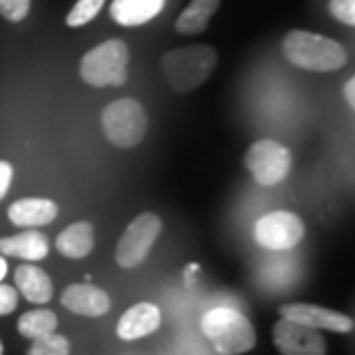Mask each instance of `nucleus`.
<instances>
[{"label": "nucleus", "instance_id": "25", "mask_svg": "<svg viewBox=\"0 0 355 355\" xmlns=\"http://www.w3.org/2000/svg\"><path fill=\"white\" fill-rule=\"evenodd\" d=\"M14 170L12 166L4 160H0V200L6 196V191L10 190V184H12Z\"/></svg>", "mask_w": 355, "mask_h": 355}, {"label": "nucleus", "instance_id": "14", "mask_svg": "<svg viewBox=\"0 0 355 355\" xmlns=\"http://www.w3.org/2000/svg\"><path fill=\"white\" fill-rule=\"evenodd\" d=\"M0 253L18 257L24 261H42L50 253V243L44 233L36 229H28L18 235L0 239Z\"/></svg>", "mask_w": 355, "mask_h": 355}, {"label": "nucleus", "instance_id": "4", "mask_svg": "<svg viewBox=\"0 0 355 355\" xmlns=\"http://www.w3.org/2000/svg\"><path fill=\"white\" fill-rule=\"evenodd\" d=\"M127 44L123 40H107L83 55L79 73L93 87H121L127 83Z\"/></svg>", "mask_w": 355, "mask_h": 355}, {"label": "nucleus", "instance_id": "15", "mask_svg": "<svg viewBox=\"0 0 355 355\" xmlns=\"http://www.w3.org/2000/svg\"><path fill=\"white\" fill-rule=\"evenodd\" d=\"M14 280H16V288L32 304H46V302H50L51 296H53L51 279L40 266H18L16 272H14Z\"/></svg>", "mask_w": 355, "mask_h": 355}, {"label": "nucleus", "instance_id": "19", "mask_svg": "<svg viewBox=\"0 0 355 355\" xmlns=\"http://www.w3.org/2000/svg\"><path fill=\"white\" fill-rule=\"evenodd\" d=\"M55 328H58V316L51 310H46V308L26 312L18 320V331L24 338H30V340H38L42 336L53 334Z\"/></svg>", "mask_w": 355, "mask_h": 355}, {"label": "nucleus", "instance_id": "13", "mask_svg": "<svg viewBox=\"0 0 355 355\" xmlns=\"http://www.w3.org/2000/svg\"><path fill=\"white\" fill-rule=\"evenodd\" d=\"M58 203L44 198H24L8 207V219L18 227H42L50 225L58 217Z\"/></svg>", "mask_w": 355, "mask_h": 355}, {"label": "nucleus", "instance_id": "16", "mask_svg": "<svg viewBox=\"0 0 355 355\" xmlns=\"http://www.w3.org/2000/svg\"><path fill=\"white\" fill-rule=\"evenodd\" d=\"M164 0H113L111 18L121 26H140L162 12Z\"/></svg>", "mask_w": 355, "mask_h": 355}, {"label": "nucleus", "instance_id": "3", "mask_svg": "<svg viewBox=\"0 0 355 355\" xmlns=\"http://www.w3.org/2000/svg\"><path fill=\"white\" fill-rule=\"evenodd\" d=\"M205 338L221 355H239L257 345V334L249 318L233 308H211L202 318Z\"/></svg>", "mask_w": 355, "mask_h": 355}, {"label": "nucleus", "instance_id": "20", "mask_svg": "<svg viewBox=\"0 0 355 355\" xmlns=\"http://www.w3.org/2000/svg\"><path fill=\"white\" fill-rule=\"evenodd\" d=\"M28 355H69V342L60 334H48L32 340Z\"/></svg>", "mask_w": 355, "mask_h": 355}, {"label": "nucleus", "instance_id": "18", "mask_svg": "<svg viewBox=\"0 0 355 355\" xmlns=\"http://www.w3.org/2000/svg\"><path fill=\"white\" fill-rule=\"evenodd\" d=\"M219 4L221 0H191L188 8L176 20V30L186 36L202 34L209 26V20L217 12Z\"/></svg>", "mask_w": 355, "mask_h": 355}, {"label": "nucleus", "instance_id": "7", "mask_svg": "<svg viewBox=\"0 0 355 355\" xmlns=\"http://www.w3.org/2000/svg\"><path fill=\"white\" fill-rule=\"evenodd\" d=\"M162 231L160 217L153 211H144L132 219V223L125 229L123 237L116 245V263L123 268L139 266L153 249L154 241Z\"/></svg>", "mask_w": 355, "mask_h": 355}, {"label": "nucleus", "instance_id": "11", "mask_svg": "<svg viewBox=\"0 0 355 355\" xmlns=\"http://www.w3.org/2000/svg\"><path fill=\"white\" fill-rule=\"evenodd\" d=\"M62 304L69 312L79 314V316L97 318L109 312L111 298L103 288H97V286L85 282V284L67 286L62 294Z\"/></svg>", "mask_w": 355, "mask_h": 355}, {"label": "nucleus", "instance_id": "21", "mask_svg": "<svg viewBox=\"0 0 355 355\" xmlns=\"http://www.w3.org/2000/svg\"><path fill=\"white\" fill-rule=\"evenodd\" d=\"M103 4H105V0H77L71 12L67 14V26H71V28L85 26L101 12Z\"/></svg>", "mask_w": 355, "mask_h": 355}, {"label": "nucleus", "instance_id": "5", "mask_svg": "<svg viewBox=\"0 0 355 355\" xmlns=\"http://www.w3.org/2000/svg\"><path fill=\"white\" fill-rule=\"evenodd\" d=\"M105 137L119 148H135L148 130L146 111L137 99H116L101 114Z\"/></svg>", "mask_w": 355, "mask_h": 355}, {"label": "nucleus", "instance_id": "17", "mask_svg": "<svg viewBox=\"0 0 355 355\" xmlns=\"http://www.w3.org/2000/svg\"><path fill=\"white\" fill-rule=\"evenodd\" d=\"M95 237H93V225L89 221H77L65 227L58 239L55 247L58 251L67 259H83L93 251Z\"/></svg>", "mask_w": 355, "mask_h": 355}, {"label": "nucleus", "instance_id": "1", "mask_svg": "<svg viewBox=\"0 0 355 355\" xmlns=\"http://www.w3.org/2000/svg\"><path fill=\"white\" fill-rule=\"evenodd\" d=\"M282 51L292 65L318 73L336 71L347 64V53L340 42L306 30L288 32L282 42Z\"/></svg>", "mask_w": 355, "mask_h": 355}, {"label": "nucleus", "instance_id": "24", "mask_svg": "<svg viewBox=\"0 0 355 355\" xmlns=\"http://www.w3.org/2000/svg\"><path fill=\"white\" fill-rule=\"evenodd\" d=\"M18 306V292L8 284L0 282V316H6L16 310Z\"/></svg>", "mask_w": 355, "mask_h": 355}, {"label": "nucleus", "instance_id": "6", "mask_svg": "<svg viewBox=\"0 0 355 355\" xmlns=\"http://www.w3.org/2000/svg\"><path fill=\"white\" fill-rule=\"evenodd\" d=\"M245 166L261 186H277L291 174L292 158L288 148L275 140H259L251 144L245 156Z\"/></svg>", "mask_w": 355, "mask_h": 355}, {"label": "nucleus", "instance_id": "2", "mask_svg": "<svg viewBox=\"0 0 355 355\" xmlns=\"http://www.w3.org/2000/svg\"><path fill=\"white\" fill-rule=\"evenodd\" d=\"M217 65V51L209 46H186L164 53L162 71L176 93L202 87Z\"/></svg>", "mask_w": 355, "mask_h": 355}, {"label": "nucleus", "instance_id": "10", "mask_svg": "<svg viewBox=\"0 0 355 355\" xmlns=\"http://www.w3.org/2000/svg\"><path fill=\"white\" fill-rule=\"evenodd\" d=\"M280 318L302 324L308 328H314V330H330L338 331V334H349L354 330V318L352 316L342 314L338 310H331V308L304 304V302L280 306Z\"/></svg>", "mask_w": 355, "mask_h": 355}, {"label": "nucleus", "instance_id": "28", "mask_svg": "<svg viewBox=\"0 0 355 355\" xmlns=\"http://www.w3.org/2000/svg\"><path fill=\"white\" fill-rule=\"evenodd\" d=\"M4 354V347H2V342H0V355Z\"/></svg>", "mask_w": 355, "mask_h": 355}, {"label": "nucleus", "instance_id": "8", "mask_svg": "<svg viewBox=\"0 0 355 355\" xmlns=\"http://www.w3.org/2000/svg\"><path fill=\"white\" fill-rule=\"evenodd\" d=\"M254 241L270 251L294 249L304 239V221L292 211H272L254 223Z\"/></svg>", "mask_w": 355, "mask_h": 355}, {"label": "nucleus", "instance_id": "22", "mask_svg": "<svg viewBox=\"0 0 355 355\" xmlns=\"http://www.w3.org/2000/svg\"><path fill=\"white\" fill-rule=\"evenodd\" d=\"M32 0H0V16L8 22H20L30 12Z\"/></svg>", "mask_w": 355, "mask_h": 355}, {"label": "nucleus", "instance_id": "23", "mask_svg": "<svg viewBox=\"0 0 355 355\" xmlns=\"http://www.w3.org/2000/svg\"><path fill=\"white\" fill-rule=\"evenodd\" d=\"M330 14L345 26L355 24V0H330Z\"/></svg>", "mask_w": 355, "mask_h": 355}, {"label": "nucleus", "instance_id": "26", "mask_svg": "<svg viewBox=\"0 0 355 355\" xmlns=\"http://www.w3.org/2000/svg\"><path fill=\"white\" fill-rule=\"evenodd\" d=\"M343 95H345V99L349 103V107L355 109V79H347V83H345V87H343Z\"/></svg>", "mask_w": 355, "mask_h": 355}, {"label": "nucleus", "instance_id": "12", "mask_svg": "<svg viewBox=\"0 0 355 355\" xmlns=\"http://www.w3.org/2000/svg\"><path fill=\"white\" fill-rule=\"evenodd\" d=\"M160 322H162V314H160L158 306L150 304V302H140V304L128 308L121 316L119 324H116V336L127 342L140 340V338L158 330Z\"/></svg>", "mask_w": 355, "mask_h": 355}, {"label": "nucleus", "instance_id": "9", "mask_svg": "<svg viewBox=\"0 0 355 355\" xmlns=\"http://www.w3.org/2000/svg\"><path fill=\"white\" fill-rule=\"evenodd\" d=\"M275 345L282 355H326V340L320 330L280 318L272 328Z\"/></svg>", "mask_w": 355, "mask_h": 355}, {"label": "nucleus", "instance_id": "27", "mask_svg": "<svg viewBox=\"0 0 355 355\" xmlns=\"http://www.w3.org/2000/svg\"><path fill=\"white\" fill-rule=\"evenodd\" d=\"M6 272H8V265H6V261L0 257V282H2V279L6 277Z\"/></svg>", "mask_w": 355, "mask_h": 355}]
</instances>
